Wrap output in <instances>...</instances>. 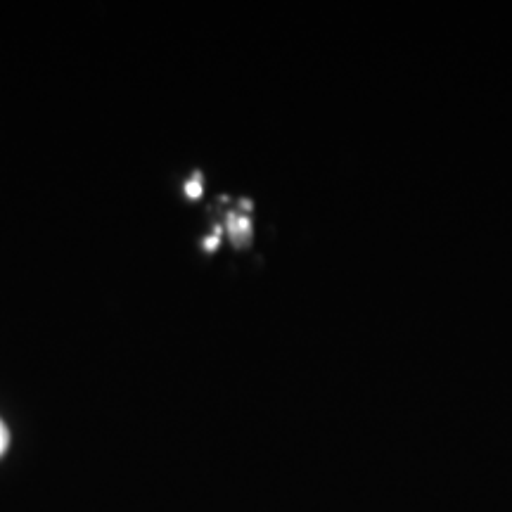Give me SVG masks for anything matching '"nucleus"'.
<instances>
[{
    "instance_id": "1",
    "label": "nucleus",
    "mask_w": 512,
    "mask_h": 512,
    "mask_svg": "<svg viewBox=\"0 0 512 512\" xmlns=\"http://www.w3.org/2000/svg\"><path fill=\"white\" fill-rule=\"evenodd\" d=\"M5 448H8V430H5V425L0 422V456H3Z\"/></svg>"
},
{
    "instance_id": "2",
    "label": "nucleus",
    "mask_w": 512,
    "mask_h": 512,
    "mask_svg": "<svg viewBox=\"0 0 512 512\" xmlns=\"http://www.w3.org/2000/svg\"><path fill=\"white\" fill-rule=\"evenodd\" d=\"M188 192L192 197H197L202 192V185H200V178H195V181H192L190 185H188Z\"/></svg>"
}]
</instances>
